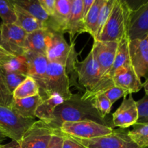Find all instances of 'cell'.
Here are the masks:
<instances>
[{"label":"cell","mask_w":148,"mask_h":148,"mask_svg":"<svg viewBox=\"0 0 148 148\" xmlns=\"http://www.w3.org/2000/svg\"><path fill=\"white\" fill-rule=\"evenodd\" d=\"M0 70H1V74L3 75L6 85L12 93L27 77L26 75H23V74L9 72V71L2 69L1 67H0Z\"/></svg>","instance_id":"cell-30"},{"label":"cell","mask_w":148,"mask_h":148,"mask_svg":"<svg viewBox=\"0 0 148 148\" xmlns=\"http://www.w3.org/2000/svg\"><path fill=\"white\" fill-rule=\"evenodd\" d=\"M10 1L14 7L16 16H17V21L15 24L23 29L26 33H30L36 30L47 27L46 23H42L38 19L35 18L34 17L28 14L27 12L20 8L17 4H14L11 0Z\"/></svg>","instance_id":"cell-22"},{"label":"cell","mask_w":148,"mask_h":148,"mask_svg":"<svg viewBox=\"0 0 148 148\" xmlns=\"http://www.w3.org/2000/svg\"><path fill=\"white\" fill-rule=\"evenodd\" d=\"M51 36V30L48 27L27 33L25 44L26 51L46 56Z\"/></svg>","instance_id":"cell-18"},{"label":"cell","mask_w":148,"mask_h":148,"mask_svg":"<svg viewBox=\"0 0 148 148\" xmlns=\"http://www.w3.org/2000/svg\"><path fill=\"white\" fill-rule=\"evenodd\" d=\"M64 141L63 133L60 130H55L47 148H62Z\"/></svg>","instance_id":"cell-35"},{"label":"cell","mask_w":148,"mask_h":148,"mask_svg":"<svg viewBox=\"0 0 148 148\" xmlns=\"http://www.w3.org/2000/svg\"><path fill=\"white\" fill-rule=\"evenodd\" d=\"M39 95V89L33 79L27 76L12 92L14 99H23Z\"/></svg>","instance_id":"cell-26"},{"label":"cell","mask_w":148,"mask_h":148,"mask_svg":"<svg viewBox=\"0 0 148 148\" xmlns=\"http://www.w3.org/2000/svg\"><path fill=\"white\" fill-rule=\"evenodd\" d=\"M27 33L16 24L0 25V46L14 56L25 53V39Z\"/></svg>","instance_id":"cell-7"},{"label":"cell","mask_w":148,"mask_h":148,"mask_svg":"<svg viewBox=\"0 0 148 148\" xmlns=\"http://www.w3.org/2000/svg\"><path fill=\"white\" fill-rule=\"evenodd\" d=\"M79 121H92L110 127L94 108L91 101L82 99L79 93L72 94L69 100L59 106L55 110L52 120L46 124L53 130H59L64 122Z\"/></svg>","instance_id":"cell-1"},{"label":"cell","mask_w":148,"mask_h":148,"mask_svg":"<svg viewBox=\"0 0 148 148\" xmlns=\"http://www.w3.org/2000/svg\"><path fill=\"white\" fill-rule=\"evenodd\" d=\"M0 67L9 72H17L26 76H27L28 74V66L25 55L11 56L7 62L0 66Z\"/></svg>","instance_id":"cell-27"},{"label":"cell","mask_w":148,"mask_h":148,"mask_svg":"<svg viewBox=\"0 0 148 148\" xmlns=\"http://www.w3.org/2000/svg\"><path fill=\"white\" fill-rule=\"evenodd\" d=\"M94 1L95 0H82V16H83L84 23H85V17L93 4Z\"/></svg>","instance_id":"cell-38"},{"label":"cell","mask_w":148,"mask_h":148,"mask_svg":"<svg viewBox=\"0 0 148 148\" xmlns=\"http://www.w3.org/2000/svg\"><path fill=\"white\" fill-rule=\"evenodd\" d=\"M132 9L124 0H115L111 14L96 40L120 42L128 36Z\"/></svg>","instance_id":"cell-3"},{"label":"cell","mask_w":148,"mask_h":148,"mask_svg":"<svg viewBox=\"0 0 148 148\" xmlns=\"http://www.w3.org/2000/svg\"><path fill=\"white\" fill-rule=\"evenodd\" d=\"M77 83L85 88V92L92 91L101 82L99 66L91 50L83 61L77 64Z\"/></svg>","instance_id":"cell-10"},{"label":"cell","mask_w":148,"mask_h":148,"mask_svg":"<svg viewBox=\"0 0 148 148\" xmlns=\"http://www.w3.org/2000/svg\"><path fill=\"white\" fill-rule=\"evenodd\" d=\"M72 1V0H56L54 14L50 17L46 23L48 28L62 34L66 33L70 16Z\"/></svg>","instance_id":"cell-17"},{"label":"cell","mask_w":148,"mask_h":148,"mask_svg":"<svg viewBox=\"0 0 148 148\" xmlns=\"http://www.w3.org/2000/svg\"><path fill=\"white\" fill-rule=\"evenodd\" d=\"M59 130L66 135L82 140L106 136L114 132L112 127L92 121H66L62 124Z\"/></svg>","instance_id":"cell-5"},{"label":"cell","mask_w":148,"mask_h":148,"mask_svg":"<svg viewBox=\"0 0 148 148\" xmlns=\"http://www.w3.org/2000/svg\"><path fill=\"white\" fill-rule=\"evenodd\" d=\"M0 148H4V145L1 144V143H0Z\"/></svg>","instance_id":"cell-43"},{"label":"cell","mask_w":148,"mask_h":148,"mask_svg":"<svg viewBox=\"0 0 148 148\" xmlns=\"http://www.w3.org/2000/svg\"><path fill=\"white\" fill-rule=\"evenodd\" d=\"M38 1L46 14L49 17L53 16L55 11L56 0H38Z\"/></svg>","instance_id":"cell-36"},{"label":"cell","mask_w":148,"mask_h":148,"mask_svg":"<svg viewBox=\"0 0 148 148\" xmlns=\"http://www.w3.org/2000/svg\"><path fill=\"white\" fill-rule=\"evenodd\" d=\"M113 125L126 130L137 124L138 120V110L137 102L132 95L129 98L124 97L122 103L116 111L113 114Z\"/></svg>","instance_id":"cell-14"},{"label":"cell","mask_w":148,"mask_h":148,"mask_svg":"<svg viewBox=\"0 0 148 148\" xmlns=\"http://www.w3.org/2000/svg\"><path fill=\"white\" fill-rule=\"evenodd\" d=\"M114 85L122 88L129 95L136 93L143 88L141 78L139 77L132 64L119 68L112 77Z\"/></svg>","instance_id":"cell-15"},{"label":"cell","mask_w":148,"mask_h":148,"mask_svg":"<svg viewBox=\"0 0 148 148\" xmlns=\"http://www.w3.org/2000/svg\"><path fill=\"white\" fill-rule=\"evenodd\" d=\"M119 43L113 41L94 40L91 51L100 68L101 78L111 69L117 53Z\"/></svg>","instance_id":"cell-12"},{"label":"cell","mask_w":148,"mask_h":148,"mask_svg":"<svg viewBox=\"0 0 148 148\" xmlns=\"http://www.w3.org/2000/svg\"><path fill=\"white\" fill-rule=\"evenodd\" d=\"M104 0H95L90 10L88 12L85 19V33H89L93 38L94 40L96 38L97 26H98V15L100 9L103 4Z\"/></svg>","instance_id":"cell-24"},{"label":"cell","mask_w":148,"mask_h":148,"mask_svg":"<svg viewBox=\"0 0 148 148\" xmlns=\"http://www.w3.org/2000/svg\"><path fill=\"white\" fill-rule=\"evenodd\" d=\"M128 131L119 129L114 130L111 134L90 140L72 138L85 148H140L130 140Z\"/></svg>","instance_id":"cell-8"},{"label":"cell","mask_w":148,"mask_h":148,"mask_svg":"<svg viewBox=\"0 0 148 148\" xmlns=\"http://www.w3.org/2000/svg\"><path fill=\"white\" fill-rule=\"evenodd\" d=\"M148 36V1L133 10L130 16L128 36L130 40L143 39Z\"/></svg>","instance_id":"cell-16"},{"label":"cell","mask_w":148,"mask_h":148,"mask_svg":"<svg viewBox=\"0 0 148 148\" xmlns=\"http://www.w3.org/2000/svg\"><path fill=\"white\" fill-rule=\"evenodd\" d=\"M6 138H7V136L0 130V143H1V142L4 141V140H6Z\"/></svg>","instance_id":"cell-42"},{"label":"cell","mask_w":148,"mask_h":148,"mask_svg":"<svg viewBox=\"0 0 148 148\" xmlns=\"http://www.w3.org/2000/svg\"><path fill=\"white\" fill-rule=\"evenodd\" d=\"M100 93L105 95L112 104L115 103L119 98H122V97L124 98V97H126L127 95H129L127 92H126L122 88H119L114 85L106 88L105 90H103L98 94Z\"/></svg>","instance_id":"cell-32"},{"label":"cell","mask_w":148,"mask_h":148,"mask_svg":"<svg viewBox=\"0 0 148 148\" xmlns=\"http://www.w3.org/2000/svg\"><path fill=\"white\" fill-rule=\"evenodd\" d=\"M12 93L10 92L5 83L3 75L0 70V106L10 108L13 101Z\"/></svg>","instance_id":"cell-33"},{"label":"cell","mask_w":148,"mask_h":148,"mask_svg":"<svg viewBox=\"0 0 148 148\" xmlns=\"http://www.w3.org/2000/svg\"><path fill=\"white\" fill-rule=\"evenodd\" d=\"M11 1L35 18L41 21L42 23L46 24L49 20L50 17L42 8L38 0H11Z\"/></svg>","instance_id":"cell-23"},{"label":"cell","mask_w":148,"mask_h":148,"mask_svg":"<svg viewBox=\"0 0 148 148\" xmlns=\"http://www.w3.org/2000/svg\"><path fill=\"white\" fill-rule=\"evenodd\" d=\"M4 148H21V147L18 142L12 140L10 143L4 145Z\"/></svg>","instance_id":"cell-40"},{"label":"cell","mask_w":148,"mask_h":148,"mask_svg":"<svg viewBox=\"0 0 148 148\" xmlns=\"http://www.w3.org/2000/svg\"><path fill=\"white\" fill-rule=\"evenodd\" d=\"M136 102L138 110V120L137 123H148V95L145 94L143 98Z\"/></svg>","instance_id":"cell-34"},{"label":"cell","mask_w":148,"mask_h":148,"mask_svg":"<svg viewBox=\"0 0 148 148\" xmlns=\"http://www.w3.org/2000/svg\"><path fill=\"white\" fill-rule=\"evenodd\" d=\"M143 88H144L146 95H148V79H146L144 83H143Z\"/></svg>","instance_id":"cell-41"},{"label":"cell","mask_w":148,"mask_h":148,"mask_svg":"<svg viewBox=\"0 0 148 148\" xmlns=\"http://www.w3.org/2000/svg\"><path fill=\"white\" fill-rule=\"evenodd\" d=\"M24 55L26 57L28 66L27 76L33 79L37 84L39 89V95L42 99H46L44 79L49 62L47 57L44 55L38 54L30 51H26Z\"/></svg>","instance_id":"cell-13"},{"label":"cell","mask_w":148,"mask_h":148,"mask_svg":"<svg viewBox=\"0 0 148 148\" xmlns=\"http://www.w3.org/2000/svg\"><path fill=\"white\" fill-rule=\"evenodd\" d=\"M94 108L97 110L101 116L105 119L107 115L110 114L113 104L103 94H96L90 99Z\"/></svg>","instance_id":"cell-28"},{"label":"cell","mask_w":148,"mask_h":148,"mask_svg":"<svg viewBox=\"0 0 148 148\" xmlns=\"http://www.w3.org/2000/svg\"><path fill=\"white\" fill-rule=\"evenodd\" d=\"M114 1L115 0H104L103 4L101 6L100 9L99 15H98V26H97V33H96V38L95 40H97L98 36L101 34L104 25L106 23L107 20L111 14V10L114 6Z\"/></svg>","instance_id":"cell-31"},{"label":"cell","mask_w":148,"mask_h":148,"mask_svg":"<svg viewBox=\"0 0 148 148\" xmlns=\"http://www.w3.org/2000/svg\"><path fill=\"white\" fill-rule=\"evenodd\" d=\"M42 101L39 95L23 99H13L10 108L23 118L35 119L36 110Z\"/></svg>","instance_id":"cell-20"},{"label":"cell","mask_w":148,"mask_h":148,"mask_svg":"<svg viewBox=\"0 0 148 148\" xmlns=\"http://www.w3.org/2000/svg\"><path fill=\"white\" fill-rule=\"evenodd\" d=\"M14 56L7 52L5 49L0 46V66L3 64L5 62H7L11 56Z\"/></svg>","instance_id":"cell-39"},{"label":"cell","mask_w":148,"mask_h":148,"mask_svg":"<svg viewBox=\"0 0 148 148\" xmlns=\"http://www.w3.org/2000/svg\"><path fill=\"white\" fill-rule=\"evenodd\" d=\"M129 50L130 62L137 75L148 79V36L143 39L130 40Z\"/></svg>","instance_id":"cell-11"},{"label":"cell","mask_w":148,"mask_h":148,"mask_svg":"<svg viewBox=\"0 0 148 148\" xmlns=\"http://www.w3.org/2000/svg\"><path fill=\"white\" fill-rule=\"evenodd\" d=\"M133 127L128 131L130 140L140 148H148V123H137Z\"/></svg>","instance_id":"cell-25"},{"label":"cell","mask_w":148,"mask_h":148,"mask_svg":"<svg viewBox=\"0 0 148 148\" xmlns=\"http://www.w3.org/2000/svg\"><path fill=\"white\" fill-rule=\"evenodd\" d=\"M64 141L62 148H85L79 142L77 141L70 136L63 134Z\"/></svg>","instance_id":"cell-37"},{"label":"cell","mask_w":148,"mask_h":148,"mask_svg":"<svg viewBox=\"0 0 148 148\" xmlns=\"http://www.w3.org/2000/svg\"><path fill=\"white\" fill-rule=\"evenodd\" d=\"M79 53L76 51L75 43L66 42L64 34L51 30L50 42L46 51V57L49 62H56L66 68L69 77L71 86L77 85V64Z\"/></svg>","instance_id":"cell-2"},{"label":"cell","mask_w":148,"mask_h":148,"mask_svg":"<svg viewBox=\"0 0 148 148\" xmlns=\"http://www.w3.org/2000/svg\"><path fill=\"white\" fill-rule=\"evenodd\" d=\"M0 17L4 24H15L17 21L14 8L10 1L0 0Z\"/></svg>","instance_id":"cell-29"},{"label":"cell","mask_w":148,"mask_h":148,"mask_svg":"<svg viewBox=\"0 0 148 148\" xmlns=\"http://www.w3.org/2000/svg\"><path fill=\"white\" fill-rule=\"evenodd\" d=\"M46 98L58 94L67 101L72 95L71 82L64 66L56 62H49L44 79Z\"/></svg>","instance_id":"cell-4"},{"label":"cell","mask_w":148,"mask_h":148,"mask_svg":"<svg viewBox=\"0 0 148 148\" xmlns=\"http://www.w3.org/2000/svg\"><path fill=\"white\" fill-rule=\"evenodd\" d=\"M55 130L38 120L27 129L19 143L21 148H47Z\"/></svg>","instance_id":"cell-9"},{"label":"cell","mask_w":148,"mask_h":148,"mask_svg":"<svg viewBox=\"0 0 148 148\" xmlns=\"http://www.w3.org/2000/svg\"><path fill=\"white\" fill-rule=\"evenodd\" d=\"M66 33L69 34L72 43L77 35L85 33V24L82 16V0H72Z\"/></svg>","instance_id":"cell-19"},{"label":"cell","mask_w":148,"mask_h":148,"mask_svg":"<svg viewBox=\"0 0 148 148\" xmlns=\"http://www.w3.org/2000/svg\"><path fill=\"white\" fill-rule=\"evenodd\" d=\"M34 121L35 119L20 116L10 108L0 106V130L12 140L19 143Z\"/></svg>","instance_id":"cell-6"},{"label":"cell","mask_w":148,"mask_h":148,"mask_svg":"<svg viewBox=\"0 0 148 148\" xmlns=\"http://www.w3.org/2000/svg\"><path fill=\"white\" fill-rule=\"evenodd\" d=\"M64 101V99L58 94L52 95L43 100L36 110V118H38L39 120L45 123L49 122L53 119L56 108Z\"/></svg>","instance_id":"cell-21"}]
</instances>
